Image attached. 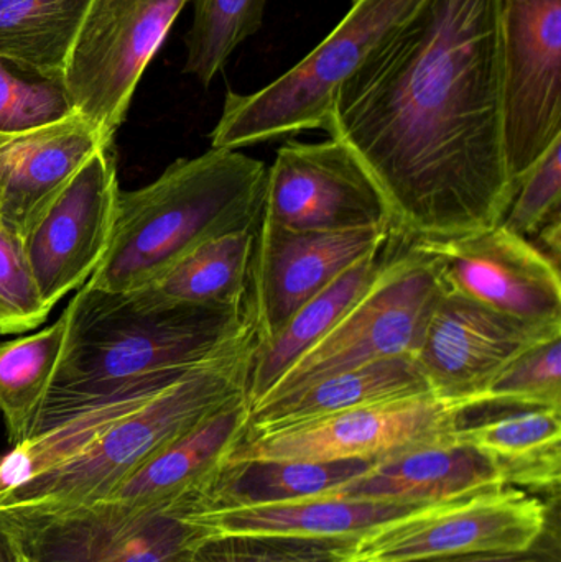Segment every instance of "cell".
<instances>
[{
	"label": "cell",
	"mask_w": 561,
	"mask_h": 562,
	"mask_svg": "<svg viewBox=\"0 0 561 562\" xmlns=\"http://www.w3.org/2000/svg\"><path fill=\"white\" fill-rule=\"evenodd\" d=\"M325 131L381 188L401 239H451L501 224L514 188L500 0H425L339 86Z\"/></svg>",
	"instance_id": "obj_1"
},
{
	"label": "cell",
	"mask_w": 561,
	"mask_h": 562,
	"mask_svg": "<svg viewBox=\"0 0 561 562\" xmlns=\"http://www.w3.org/2000/svg\"><path fill=\"white\" fill-rule=\"evenodd\" d=\"M65 313V346L30 435L147 373L207 362L256 330L246 304L160 306L88 284Z\"/></svg>",
	"instance_id": "obj_2"
},
{
	"label": "cell",
	"mask_w": 561,
	"mask_h": 562,
	"mask_svg": "<svg viewBox=\"0 0 561 562\" xmlns=\"http://www.w3.org/2000/svg\"><path fill=\"white\" fill-rule=\"evenodd\" d=\"M266 184L263 161L239 150L173 161L147 187L119 193L111 243L86 284L131 293L203 244L257 229Z\"/></svg>",
	"instance_id": "obj_3"
},
{
	"label": "cell",
	"mask_w": 561,
	"mask_h": 562,
	"mask_svg": "<svg viewBox=\"0 0 561 562\" xmlns=\"http://www.w3.org/2000/svg\"><path fill=\"white\" fill-rule=\"evenodd\" d=\"M256 330L128 413L75 458L0 497V510L56 512L105 501L155 451L247 396Z\"/></svg>",
	"instance_id": "obj_4"
},
{
	"label": "cell",
	"mask_w": 561,
	"mask_h": 562,
	"mask_svg": "<svg viewBox=\"0 0 561 562\" xmlns=\"http://www.w3.org/2000/svg\"><path fill=\"white\" fill-rule=\"evenodd\" d=\"M425 0H355L335 30L285 75L253 94L229 91L211 148L239 150L305 131H325L339 86Z\"/></svg>",
	"instance_id": "obj_5"
},
{
	"label": "cell",
	"mask_w": 561,
	"mask_h": 562,
	"mask_svg": "<svg viewBox=\"0 0 561 562\" xmlns=\"http://www.w3.org/2000/svg\"><path fill=\"white\" fill-rule=\"evenodd\" d=\"M401 240V249L384 257L375 279L338 324L256 405L379 360L415 356L445 291L430 259Z\"/></svg>",
	"instance_id": "obj_6"
},
{
	"label": "cell",
	"mask_w": 561,
	"mask_h": 562,
	"mask_svg": "<svg viewBox=\"0 0 561 562\" xmlns=\"http://www.w3.org/2000/svg\"><path fill=\"white\" fill-rule=\"evenodd\" d=\"M547 531L542 501L513 485L425 505L356 538L349 562H427L524 553Z\"/></svg>",
	"instance_id": "obj_7"
},
{
	"label": "cell",
	"mask_w": 561,
	"mask_h": 562,
	"mask_svg": "<svg viewBox=\"0 0 561 562\" xmlns=\"http://www.w3.org/2000/svg\"><path fill=\"white\" fill-rule=\"evenodd\" d=\"M190 0H89L61 88L72 111L112 144L138 82Z\"/></svg>",
	"instance_id": "obj_8"
},
{
	"label": "cell",
	"mask_w": 561,
	"mask_h": 562,
	"mask_svg": "<svg viewBox=\"0 0 561 562\" xmlns=\"http://www.w3.org/2000/svg\"><path fill=\"white\" fill-rule=\"evenodd\" d=\"M30 562H188L204 537L184 497L160 504L102 501L68 510H2Z\"/></svg>",
	"instance_id": "obj_9"
},
{
	"label": "cell",
	"mask_w": 561,
	"mask_h": 562,
	"mask_svg": "<svg viewBox=\"0 0 561 562\" xmlns=\"http://www.w3.org/2000/svg\"><path fill=\"white\" fill-rule=\"evenodd\" d=\"M503 135L514 194L561 137V0H500Z\"/></svg>",
	"instance_id": "obj_10"
},
{
	"label": "cell",
	"mask_w": 561,
	"mask_h": 562,
	"mask_svg": "<svg viewBox=\"0 0 561 562\" xmlns=\"http://www.w3.org/2000/svg\"><path fill=\"white\" fill-rule=\"evenodd\" d=\"M460 416L434 395L364 406L262 435L244 436L226 462L382 461L455 441Z\"/></svg>",
	"instance_id": "obj_11"
},
{
	"label": "cell",
	"mask_w": 561,
	"mask_h": 562,
	"mask_svg": "<svg viewBox=\"0 0 561 562\" xmlns=\"http://www.w3.org/2000/svg\"><path fill=\"white\" fill-rule=\"evenodd\" d=\"M262 220L303 233L394 231L381 188L341 142L290 140L267 170Z\"/></svg>",
	"instance_id": "obj_12"
},
{
	"label": "cell",
	"mask_w": 561,
	"mask_h": 562,
	"mask_svg": "<svg viewBox=\"0 0 561 562\" xmlns=\"http://www.w3.org/2000/svg\"><path fill=\"white\" fill-rule=\"evenodd\" d=\"M557 337L561 324L517 319L444 293L414 357L431 395L464 415L517 357Z\"/></svg>",
	"instance_id": "obj_13"
},
{
	"label": "cell",
	"mask_w": 561,
	"mask_h": 562,
	"mask_svg": "<svg viewBox=\"0 0 561 562\" xmlns=\"http://www.w3.org/2000/svg\"><path fill=\"white\" fill-rule=\"evenodd\" d=\"M408 243L430 259L445 293L517 319L561 324L560 266L503 224L451 239Z\"/></svg>",
	"instance_id": "obj_14"
},
{
	"label": "cell",
	"mask_w": 561,
	"mask_h": 562,
	"mask_svg": "<svg viewBox=\"0 0 561 562\" xmlns=\"http://www.w3.org/2000/svg\"><path fill=\"white\" fill-rule=\"evenodd\" d=\"M394 236L392 231L303 233L260 217L246 297L259 344L273 339L303 304Z\"/></svg>",
	"instance_id": "obj_15"
},
{
	"label": "cell",
	"mask_w": 561,
	"mask_h": 562,
	"mask_svg": "<svg viewBox=\"0 0 561 562\" xmlns=\"http://www.w3.org/2000/svg\"><path fill=\"white\" fill-rule=\"evenodd\" d=\"M117 168L111 147L98 151L23 237V252L49 311L88 283L111 243L117 213Z\"/></svg>",
	"instance_id": "obj_16"
},
{
	"label": "cell",
	"mask_w": 561,
	"mask_h": 562,
	"mask_svg": "<svg viewBox=\"0 0 561 562\" xmlns=\"http://www.w3.org/2000/svg\"><path fill=\"white\" fill-rule=\"evenodd\" d=\"M111 145L75 111L40 127L0 134V224L23 240L78 171Z\"/></svg>",
	"instance_id": "obj_17"
},
{
	"label": "cell",
	"mask_w": 561,
	"mask_h": 562,
	"mask_svg": "<svg viewBox=\"0 0 561 562\" xmlns=\"http://www.w3.org/2000/svg\"><path fill=\"white\" fill-rule=\"evenodd\" d=\"M500 485L506 482L486 456L451 441L382 459L316 497L427 505Z\"/></svg>",
	"instance_id": "obj_18"
},
{
	"label": "cell",
	"mask_w": 561,
	"mask_h": 562,
	"mask_svg": "<svg viewBox=\"0 0 561 562\" xmlns=\"http://www.w3.org/2000/svg\"><path fill=\"white\" fill-rule=\"evenodd\" d=\"M247 423L249 402L240 396L155 451L105 501L147 505L191 494L226 462Z\"/></svg>",
	"instance_id": "obj_19"
},
{
	"label": "cell",
	"mask_w": 561,
	"mask_h": 562,
	"mask_svg": "<svg viewBox=\"0 0 561 562\" xmlns=\"http://www.w3.org/2000/svg\"><path fill=\"white\" fill-rule=\"evenodd\" d=\"M427 395H431L430 385L415 357H391L253 406L244 436L315 422L348 409Z\"/></svg>",
	"instance_id": "obj_20"
},
{
	"label": "cell",
	"mask_w": 561,
	"mask_h": 562,
	"mask_svg": "<svg viewBox=\"0 0 561 562\" xmlns=\"http://www.w3.org/2000/svg\"><path fill=\"white\" fill-rule=\"evenodd\" d=\"M375 462H224L184 497V505L187 514H211L303 501L341 487Z\"/></svg>",
	"instance_id": "obj_21"
},
{
	"label": "cell",
	"mask_w": 561,
	"mask_h": 562,
	"mask_svg": "<svg viewBox=\"0 0 561 562\" xmlns=\"http://www.w3.org/2000/svg\"><path fill=\"white\" fill-rule=\"evenodd\" d=\"M428 505V504H427ZM420 504L310 497L287 504L237 510L187 514L184 517L207 535H276L299 538H358L364 531L412 514Z\"/></svg>",
	"instance_id": "obj_22"
},
{
	"label": "cell",
	"mask_w": 561,
	"mask_h": 562,
	"mask_svg": "<svg viewBox=\"0 0 561 562\" xmlns=\"http://www.w3.org/2000/svg\"><path fill=\"white\" fill-rule=\"evenodd\" d=\"M506 409L480 422H460L455 441L486 456L506 485L557 491L561 475L560 409Z\"/></svg>",
	"instance_id": "obj_23"
},
{
	"label": "cell",
	"mask_w": 561,
	"mask_h": 562,
	"mask_svg": "<svg viewBox=\"0 0 561 562\" xmlns=\"http://www.w3.org/2000/svg\"><path fill=\"white\" fill-rule=\"evenodd\" d=\"M385 247L359 259L322 293L303 304L273 339L257 344L247 385L249 408L259 403L283 373L318 344L368 290L384 262Z\"/></svg>",
	"instance_id": "obj_24"
},
{
	"label": "cell",
	"mask_w": 561,
	"mask_h": 562,
	"mask_svg": "<svg viewBox=\"0 0 561 562\" xmlns=\"http://www.w3.org/2000/svg\"><path fill=\"white\" fill-rule=\"evenodd\" d=\"M254 234L237 231L203 244L132 296L160 306H244Z\"/></svg>",
	"instance_id": "obj_25"
},
{
	"label": "cell",
	"mask_w": 561,
	"mask_h": 562,
	"mask_svg": "<svg viewBox=\"0 0 561 562\" xmlns=\"http://www.w3.org/2000/svg\"><path fill=\"white\" fill-rule=\"evenodd\" d=\"M89 0H0V61L61 85Z\"/></svg>",
	"instance_id": "obj_26"
},
{
	"label": "cell",
	"mask_w": 561,
	"mask_h": 562,
	"mask_svg": "<svg viewBox=\"0 0 561 562\" xmlns=\"http://www.w3.org/2000/svg\"><path fill=\"white\" fill-rule=\"evenodd\" d=\"M66 313L46 329L0 344V413L12 446L25 441L48 395L66 337Z\"/></svg>",
	"instance_id": "obj_27"
},
{
	"label": "cell",
	"mask_w": 561,
	"mask_h": 562,
	"mask_svg": "<svg viewBox=\"0 0 561 562\" xmlns=\"http://www.w3.org/2000/svg\"><path fill=\"white\" fill-rule=\"evenodd\" d=\"M184 72L210 86L234 49L259 32L269 0H190Z\"/></svg>",
	"instance_id": "obj_28"
},
{
	"label": "cell",
	"mask_w": 561,
	"mask_h": 562,
	"mask_svg": "<svg viewBox=\"0 0 561 562\" xmlns=\"http://www.w3.org/2000/svg\"><path fill=\"white\" fill-rule=\"evenodd\" d=\"M356 538L207 535L188 562H349Z\"/></svg>",
	"instance_id": "obj_29"
},
{
	"label": "cell",
	"mask_w": 561,
	"mask_h": 562,
	"mask_svg": "<svg viewBox=\"0 0 561 562\" xmlns=\"http://www.w3.org/2000/svg\"><path fill=\"white\" fill-rule=\"evenodd\" d=\"M484 406L561 412V337L539 344L517 357L493 380L473 409Z\"/></svg>",
	"instance_id": "obj_30"
},
{
	"label": "cell",
	"mask_w": 561,
	"mask_h": 562,
	"mask_svg": "<svg viewBox=\"0 0 561 562\" xmlns=\"http://www.w3.org/2000/svg\"><path fill=\"white\" fill-rule=\"evenodd\" d=\"M557 217H561V137L523 178L501 224L532 240Z\"/></svg>",
	"instance_id": "obj_31"
},
{
	"label": "cell",
	"mask_w": 561,
	"mask_h": 562,
	"mask_svg": "<svg viewBox=\"0 0 561 562\" xmlns=\"http://www.w3.org/2000/svg\"><path fill=\"white\" fill-rule=\"evenodd\" d=\"M48 314L30 272L22 239L0 224V334L35 329Z\"/></svg>",
	"instance_id": "obj_32"
},
{
	"label": "cell",
	"mask_w": 561,
	"mask_h": 562,
	"mask_svg": "<svg viewBox=\"0 0 561 562\" xmlns=\"http://www.w3.org/2000/svg\"><path fill=\"white\" fill-rule=\"evenodd\" d=\"M61 85L26 81L0 61V134H15L71 114Z\"/></svg>",
	"instance_id": "obj_33"
},
{
	"label": "cell",
	"mask_w": 561,
	"mask_h": 562,
	"mask_svg": "<svg viewBox=\"0 0 561 562\" xmlns=\"http://www.w3.org/2000/svg\"><path fill=\"white\" fill-rule=\"evenodd\" d=\"M427 562H560L559 554L547 548L534 547L524 553L510 554H476V557L450 558V560H437Z\"/></svg>",
	"instance_id": "obj_34"
},
{
	"label": "cell",
	"mask_w": 561,
	"mask_h": 562,
	"mask_svg": "<svg viewBox=\"0 0 561 562\" xmlns=\"http://www.w3.org/2000/svg\"><path fill=\"white\" fill-rule=\"evenodd\" d=\"M0 562H29L9 515L0 510Z\"/></svg>",
	"instance_id": "obj_35"
},
{
	"label": "cell",
	"mask_w": 561,
	"mask_h": 562,
	"mask_svg": "<svg viewBox=\"0 0 561 562\" xmlns=\"http://www.w3.org/2000/svg\"><path fill=\"white\" fill-rule=\"evenodd\" d=\"M30 562V561H29Z\"/></svg>",
	"instance_id": "obj_36"
}]
</instances>
